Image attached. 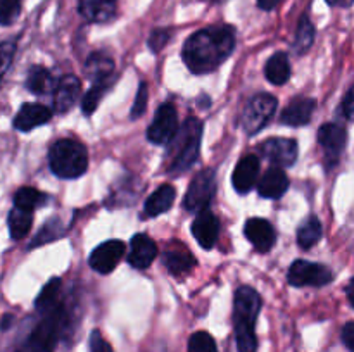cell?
Returning a JSON list of instances; mask_svg holds the SVG:
<instances>
[{"mask_svg": "<svg viewBox=\"0 0 354 352\" xmlns=\"http://www.w3.org/2000/svg\"><path fill=\"white\" fill-rule=\"evenodd\" d=\"M235 48V30L228 24H214L196 31L183 45V62L194 75H206L220 68Z\"/></svg>", "mask_w": 354, "mask_h": 352, "instance_id": "cell-1", "label": "cell"}, {"mask_svg": "<svg viewBox=\"0 0 354 352\" xmlns=\"http://www.w3.org/2000/svg\"><path fill=\"white\" fill-rule=\"evenodd\" d=\"M263 307V299L252 286H239L234 299V328L239 352H256V320Z\"/></svg>", "mask_w": 354, "mask_h": 352, "instance_id": "cell-2", "label": "cell"}, {"mask_svg": "<svg viewBox=\"0 0 354 352\" xmlns=\"http://www.w3.org/2000/svg\"><path fill=\"white\" fill-rule=\"evenodd\" d=\"M201 138H203V123L197 117H187L176 131L175 138L168 144V173L182 175L189 171L199 157Z\"/></svg>", "mask_w": 354, "mask_h": 352, "instance_id": "cell-3", "label": "cell"}, {"mask_svg": "<svg viewBox=\"0 0 354 352\" xmlns=\"http://www.w3.org/2000/svg\"><path fill=\"white\" fill-rule=\"evenodd\" d=\"M50 171L62 179H75L85 175L88 168V152L85 145L71 138L57 140L48 150Z\"/></svg>", "mask_w": 354, "mask_h": 352, "instance_id": "cell-4", "label": "cell"}, {"mask_svg": "<svg viewBox=\"0 0 354 352\" xmlns=\"http://www.w3.org/2000/svg\"><path fill=\"white\" fill-rule=\"evenodd\" d=\"M279 100L270 93H258L245 104L244 110L241 114V126L245 135L252 137L258 131H261L270 121V117L275 114Z\"/></svg>", "mask_w": 354, "mask_h": 352, "instance_id": "cell-5", "label": "cell"}, {"mask_svg": "<svg viewBox=\"0 0 354 352\" xmlns=\"http://www.w3.org/2000/svg\"><path fill=\"white\" fill-rule=\"evenodd\" d=\"M214 190H216L214 171L213 169H203L190 182L185 199H183V206H185L187 211H194V213L206 209L207 204L213 199Z\"/></svg>", "mask_w": 354, "mask_h": 352, "instance_id": "cell-6", "label": "cell"}, {"mask_svg": "<svg viewBox=\"0 0 354 352\" xmlns=\"http://www.w3.org/2000/svg\"><path fill=\"white\" fill-rule=\"evenodd\" d=\"M334 280V273L324 264L297 259L292 262L287 275V282L292 286H324Z\"/></svg>", "mask_w": 354, "mask_h": 352, "instance_id": "cell-7", "label": "cell"}, {"mask_svg": "<svg viewBox=\"0 0 354 352\" xmlns=\"http://www.w3.org/2000/svg\"><path fill=\"white\" fill-rule=\"evenodd\" d=\"M178 114L173 104H162L159 106L158 113H156L154 121L147 130L149 141L156 145H165L175 138L176 131H178Z\"/></svg>", "mask_w": 354, "mask_h": 352, "instance_id": "cell-8", "label": "cell"}, {"mask_svg": "<svg viewBox=\"0 0 354 352\" xmlns=\"http://www.w3.org/2000/svg\"><path fill=\"white\" fill-rule=\"evenodd\" d=\"M259 154L275 168H290L297 161V141L292 138H268L259 144Z\"/></svg>", "mask_w": 354, "mask_h": 352, "instance_id": "cell-9", "label": "cell"}, {"mask_svg": "<svg viewBox=\"0 0 354 352\" xmlns=\"http://www.w3.org/2000/svg\"><path fill=\"white\" fill-rule=\"evenodd\" d=\"M318 144L322 145L327 164L335 166L348 144V131L337 123H327L318 130Z\"/></svg>", "mask_w": 354, "mask_h": 352, "instance_id": "cell-10", "label": "cell"}, {"mask_svg": "<svg viewBox=\"0 0 354 352\" xmlns=\"http://www.w3.org/2000/svg\"><path fill=\"white\" fill-rule=\"evenodd\" d=\"M124 251H127V247H124L121 240L104 242L99 247L93 248L92 254H90V268L95 269L100 275H109L120 264V261L124 255Z\"/></svg>", "mask_w": 354, "mask_h": 352, "instance_id": "cell-11", "label": "cell"}, {"mask_svg": "<svg viewBox=\"0 0 354 352\" xmlns=\"http://www.w3.org/2000/svg\"><path fill=\"white\" fill-rule=\"evenodd\" d=\"M192 233L203 248L209 251L214 247L218 235H220V223H218V217L214 216L209 207L197 213L192 224Z\"/></svg>", "mask_w": 354, "mask_h": 352, "instance_id": "cell-12", "label": "cell"}, {"mask_svg": "<svg viewBox=\"0 0 354 352\" xmlns=\"http://www.w3.org/2000/svg\"><path fill=\"white\" fill-rule=\"evenodd\" d=\"M245 238L254 245V248L258 252H268L272 251V247L277 242V233L275 228L272 226V223L263 217H251V219L245 223L244 226Z\"/></svg>", "mask_w": 354, "mask_h": 352, "instance_id": "cell-13", "label": "cell"}, {"mask_svg": "<svg viewBox=\"0 0 354 352\" xmlns=\"http://www.w3.org/2000/svg\"><path fill=\"white\" fill-rule=\"evenodd\" d=\"M52 117V110L48 109L44 104L37 102H28L21 106V109L17 110V114L14 116V128L19 131H31L35 128L41 126V124H47Z\"/></svg>", "mask_w": 354, "mask_h": 352, "instance_id": "cell-14", "label": "cell"}, {"mask_svg": "<svg viewBox=\"0 0 354 352\" xmlns=\"http://www.w3.org/2000/svg\"><path fill=\"white\" fill-rule=\"evenodd\" d=\"M80 92H82V81L78 76L68 75L62 76L59 83L55 85L54 90V110L55 113L62 114L68 113L75 102L78 100Z\"/></svg>", "mask_w": 354, "mask_h": 352, "instance_id": "cell-15", "label": "cell"}, {"mask_svg": "<svg viewBox=\"0 0 354 352\" xmlns=\"http://www.w3.org/2000/svg\"><path fill=\"white\" fill-rule=\"evenodd\" d=\"M158 255V245L151 237L144 233H138L131 238L130 255L128 262L137 269H145L152 264V261Z\"/></svg>", "mask_w": 354, "mask_h": 352, "instance_id": "cell-16", "label": "cell"}, {"mask_svg": "<svg viewBox=\"0 0 354 352\" xmlns=\"http://www.w3.org/2000/svg\"><path fill=\"white\" fill-rule=\"evenodd\" d=\"M259 175V159L258 155L248 154L237 162L234 176H232V183L234 188L239 193H248L252 186L256 185V179Z\"/></svg>", "mask_w": 354, "mask_h": 352, "instance_id": "cell-17", "label": "cell"}, {"mask_svg": "<svg viewBox=\"0 0 354 352\" xmlns=\"http://www.w3.org/2000/svg\"><path fill=\"white\" fill-rule=\"evenodd\" d=\"M315 107H317V100L311 99V97H296V99H294L292 102H289V106L283 109L280 119H282L283 124H289V126H304V124H308L311 121Z\"/></svg>", "mask_w": 354, "mask_h": 352, "instance_id": "cell-18", "label": "cell"}, {"mask_svg": "<svg viewBox=\"0 0 354 352\" xmlns=\"http://www.w3.org/2000/svg\"><path fill=\"white\" fill-rule=\"evenodd\" d=\"M116 0H78V10L88 23H107L116 16Z\"/></svg>", "mask_w": 354, "mask_h": 352, "instance_id": "cell-19", "label": "cell"}, {"mask_svg": "<svg viewBox=\"0 0 354 352\" xmlns=\"http://www.w3.org/2000/svg\"><path fill=\"white\" fill-rule=\"evenodd\" d=\"M289 188V178L282 168H270L261 176V182L258 185L259 195L265 199H280Z\"/></svg>", "mask_w": 354, "mask_h": 352, "instance_id": "cell-20", "label": "cell"}, {"mask_svg": "<svg viewBox=\"0 0 354 352\" xmlns=\"http://www.w3.org/2000/svg\"><path fill=\"white\" fill-rule=\"evenodd\" d=\"M114 72V61L104 52H93L85 62V75L86 78L92 79L93 83L106 81L113 78Z\"/></svg>", "mask_w": 354, "mask_h": 352, "instance_id": "cell-21", "label": "cell"}, {"mask_svg": "<svg viewBox=\"0 0 354 352\" xmlns=\"http://www.w3.org/2000/svg\"><path fill=\"white\" fill-rule=\"evenodd\" d=\"M175 188L171 185H161L147 200L144 206V214L147 217H156L166 213L175 202Z\"/></svg>", "mask_w": 354, "mask_h": 352, "instance_id": "cell-22", "label": "cell"}, {"mask_svg": "<svg viewBox=\"0 0 354 352\" xmlns=\"http://www.w3.org/2000/svg\"><path fill=\"white\" fill-rule=\"evenodd\" d=\"M165 266L171 275H182V273L190 271L196 266L194 255L183 247V244H178V247H169L165 252Z\"/></svg>", "mask_w": 354, "mask_h": 352, "instance_id": "cell-23", "label": "cell"}, {"mask_svg": "<svg viewBox=\"0 0 354 352\" xmlns=\"http://www.w3.org/2000/svg\"><path fill=\"white\" fill-rule=\"evenodd\" d=\"M265 76L273 85H286L290 78V62L286 52H277L265 66Z\"/></svg>", "mask_w": 354, "mask_h": 352, "instance_id": "cell-24", "label": "cell"}, {"mask_svg": "<svg viewBox=\"0 0 354 352\" xmlns=\"http://www.w3.org/2000/svg\"><path fill=\"white\" fill-rule=\"evenodd\" d=\"M26 88L35 95H47L55 90L54 78L44 66H31L26 76Z\"/></svg>", "mask_w": 354, "mask_h": 352, "instance_id": "cell-25", "label": "cell"}, {"mask_svg": "<svg viewBox=\"0 0 354 352\" xmlns=\"http://www.w3.org/2000/svg\"><path fill=\"white\" fill-rule=\"evenodd\" d=\"M7 224H9V233L14 240H21L26 237L33 224V211L21 209V207H12L7 217Z\"/></svg>", "mask_w": 354, "mask_h": 352, "instance_id": "cell-26", "label": "cell"}, {"mask_svg": "<svg viewBox=\"0 0 354 352\" xmlns=\"http://www.w3.org/2000/svg\"><path fill=\"white\" fill-rule=\"evenodd\" d=\"M322 235H324V228H322L320 219L317 216H310L297 228V244L301 248L308 251L320 242Z\"/></svg>", "mask_w": 354, "mask_h": 352, "instance_id": "cell-27", "label": "cell"}, {"mask_svg": "<svg viewBox=\"0 0 354 352\" xmlns=\"http://www.w3.org/2000/svg\"><path fill=\"white\" fill-rule=\"evenodd\" d=\"M57 304H61V280L52 278L47 285L41 289V292L38 293L37 300H35V307H37L38 313H47L52 307H55Z\"/></svg>", "mask_w": 354, "mask_h": 352, "instance_id": "cell-28", "label": "cell"}, {"mask_svg": "<svg viewBox=\"0 0 354 352\" xmlns=\"http://www.w3.org/2000/svg\"><path fill=\"white\" fill-rule=\"evenodd\" d=\"M48 197L41 193L40 190L33 188V186H23V188H19L14 193V206L26 211L38 209V207L45 206Z\"/></svg>", "mask_w": 354, "mask_h": 352, "instance_id": "cell-29", "label": "cell"}, {"mask_svg": "<svg viewBox=\"0 0 354 352\" xmlns=\"http://www.w3.org/2000/svg\"><path fill=\"white\" fill-rule=\"evenodd\" d=\"M315 41V26L310 21V17L303 16L299 21V26H297L296 38H294L292 48L297 54H306L310 50V47Z\"/></svg>", "mask_w": 354, "mask_h": 352, "instance_id": "cell-30", "label": "cell"}, {"mask_svg": "<svg viewBox=\"0 0 354 352\" xmlns=\"http://www.w3.org/2000/svg\"><path fill=\"white\" fill-rule=\"evenodd\" d=\"M111 83H113V78L106 79V81L93 83L92 88L85 93V97H83V100H82V109H83V114H85V116H90V114L95 113L97 107H99V104H100V100H102V97L106 95L107 88L111 86Z\"/></svg>", "mask_w": 354, "mask_h": 352, "instance_id": "cell-31", "label": "cell"}, {"mask_svg": "<svg viewBox=\"0 0 354 352\" xmlns=\"http://www.w3.org/2000/svg\"><path fill=\"white\" fill-rule=\"evenodd\" d=\"M189 352H218L216 342L207 331H196L189 338Z\"/></svg>", "mask_w": 354, "mask_h": 352, "instance_id": "cell-32", "label": "cell"}, {"mask_svg": "<svg viewBox=\"0 0 354 352\" xmlns=\"http://www.w3.org/2000/svg\"><path fill=\"white\" fill-rule=\"evenodd\" d=\"M21 0H0V24L9 26L19 17Z\"/></svg>", "mask_w": 354, "mask_h": 352, "instance_id": "cell-33", "label": "cell"}, {"mask_svg": "<svg viewBox=\"0 0 354 352\" xmlns=\"http://www.w3.org/2000/svg\"><path fill=\"white\" fill-rule=\"evenodd\" d=\"M16 41L14 40H6L0 43V83H2L3 76L9 71L10 64L14 61V55H16Z\"/></svg>", "mask_w": 354, "mask_h": 352, "instance_id": "cell-34", "label": "cell"}, {"mask_svg": "<svg viewBox=\"0 0 354 352\" xmlns=\"http://www.w3.org/2000/svg\"><path fill=\"white\" fill-rule=\"evenodd\" d=\"M61 231H62V228H61V224H59L57 219L48 221V223L41 228L40 233L37 235V238L31 242V247H38V245L45 244V242L54 240V238H57L59 235H61Z\"/></svg>", "mask_w": 354, "mask_h": 352, "instance_id": "cell-35", "label": "cell"}, {"mask_svg": "<svg viewBox=\"0 0 354 352\" xmlns=\"http://www.w3.org/2000/svg\"><path fill=\"white\" fill-rule=\"evenodd\" d=\"M147 100H149L147 85H145V83H142V85L138 86V92H137V97H135L133 107H131V113H130L131 119H137V117H140L142 114L145 113V107H147Z\"/></svg>", "mask_w": 354, "mask_h": 352, "instance_id": "cell-36", "label": "cell"}, {"mask_svg": "<svg viewBox=\"0 0 354 352\" xmlns=\"http://www.w3.org/2000/svg\"><path fill=\"white\" fill-rule=\"evenodd\" d=\"M169 40V31L168 30H156L152 31L151 37H149V47H151L152 52L158 54Z\"/></svg>", "mask_w": 354, "mask_h": 352, "instance_id": "cell-37", "label": "cell"}, {"mask_svg": "<svg viewBox=\"0 0 354 352\" xmlns=\"http://www.w3.org/2000/svg\"><path fill=\"white\" fill-rule=\"evenodd\" d=\"M90 352H113L109 342L102 337L99 330H93L90 335Z\"/></svg>", "mask_w": 354, "mask_h": 352, "instance_id": "cell-38", "label": "cell"}, {"mask_svg": "<svg viewBox=\"0 0 354 352\" xmlns=\"http://www.w3.org/2000/svg\"><path fill=\"white\" fill-rule=\"evenodd\" d=\"M341 113L348 121H354V85L348 90L341 102Z\"/></svg>", "mask_w": 354, "mask_h": 352, "instance_id": "cell-39", "label": "cell"}, {"mask_svg": "<svg viewBox=\"0 0 354 352\" xmlns=\"http://www.w3.org/2000/svg\"><path fill=\"white\" fill-rule=\"evenodd\" d=\"M342 342L349 349V352H354V321H349L342 328Z\"/></svg>", "mask_w": 354, "mask_h": 352, "instance_id": "cell-40", "label": "cell"}, {"mask_svg": "<svg viewBox=\"0 0 354 352\" xmlns=\"http://www.w3.org/2000/svg\"><path fill=\"white\" fill-rule=\"evenodd\" d=\"M17 352H52V351H50V349L41 347L40 344H37V342L30 340V338H26V340H24V344L21 345L19 351H17Z\"/></svg>", "mask_w": 354, "mask_h": 352, "instance_id": "cell-41", "label": "cell"}, {"mask_svg": "<svg viewBox=\"0 0 354 352\" xmlns=\"http://www.w3.org/2000/svg\"><path fill=\"white\" fill-rule=\"evenodd\" d=\"M280 3V0H258V7L263 10H272L275 9Z\"/></svg>", "mask_w": 354, "mask_h": 352, "instance_id": "cell-42", "label": "cell"}, {"mask_svg": "<svg viewBox=\"0 0 354 352\" xmlns=\"http://www.w3.org/2000/svg\"><path fill=\"white\" fill-rule=\"evenodd\" d=\"M346 295H348L349 304H351L354 309V278H351V282H349L348 286H346Z\"/></svg>", "mask_w": 354, "mask_h": 352, "instance_id": "cell-43", "label": "cell"}, {"mask_svg": "<svg viewBox=\"0 0 354 352\" xmlns=\"http://www.w3.org/2000/svg\"><path fill=\"white\" fill-rule=\"evenodd\" d=\"M327 3H330L334 7H349L353 6L354 0H327Z\"/></svg>", "mask_w": 354, "mask_h": 352, "instance_id": "cell-44", "label": "cell"}, {"mask_svg": "<svg viewBox=\"0 0 354 352\" xmlns=\"http://www.w3.org/2000/svg\"><path fill=\"white\" fill-rule=\"evenodd\" d=\"M12 320H14L12 314H6V316L2 317V321H0V330H9Z\"/></svg>", "mask_w": 354, "mask_h": 352, "instance_id": "cell-45", "label": "cell"}]
</instances>
